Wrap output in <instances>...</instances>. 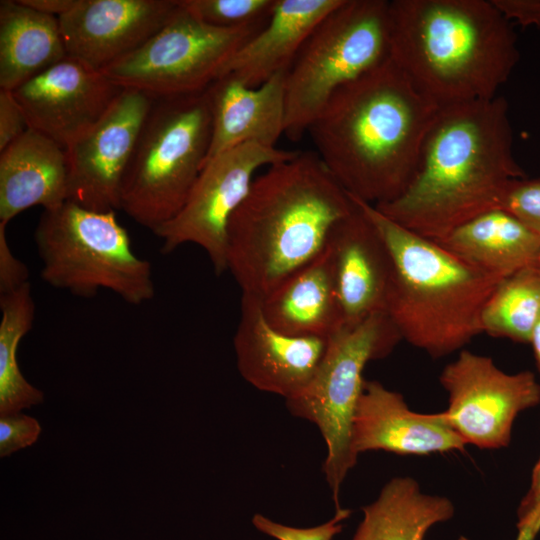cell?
<instances>
[{
  "label": "cell",
  "mask_w": 540,
  "mask_h": 540,
  "mask_svg": "<svg viewBox=\"0 0 540 540\" xmlns=\"http://www.w3.org/2000/svg\"><path fill=\"white\" fill-rule=\"evenodd\" d=\"M390 58L439 108L497 96L519 61L491 0H393Z\"/></svg>",
  "instance_id": "4"
},
{
  "label": "cell",
  "mask_w": 540,
  "mask_h": 540,
  "mask_svg": "<svg viewBox=\"0 0 540 540\" xmlns=\"http://www.w3.org/2000/svg\"><path fill=\"white\" fill-rule=\"evenodd\" d=\"M68 198L66 149L29 128L0 152V224L24 210L56 208Z\"/></svg>",
  "instance_id": "20"
},
{
  "label": "cell",
  "mask_w": 540,
  "mask_h": 540,
  "mask_svg": "<svg viewBox=\"0 0 540 540\" xmlns=\"http://www.w3.org/2000/svg\"><path fill=\"white\" fill-rule=\"evenodd\" d=\"M342 1L276 0L267 23L234 53L220 76L258 87L288 71L318 23Z\"/></svg>",
  "instance_id": "21"
},
{
  "label": "cell",
  "mask_w": 540,
  "mask_h": 540,
  "mask_svg": "<svg viewBox=\"0 0 540 540\" xmlns=\"http://www.w3.org/2000/svg\"><path fill=\"white\" fill-rule=\"evenodd\" d=\"M205 23L225 29L262 26L276 0H181Z\"/></svg>",
  "instance_id": "28"
},
{
  "label": "cell",
  "mask_w": 540,
  "mask_h": 540,
  "mask_svg": "<svg viewBox=\"0 0 540 540\" xmlns=\"http://www.w3.org/2000/svg\"><path fill=\"white\" fill-rule=\"evenodd\" d=\"M538 263L540 264V253H539V256H538Z\"/></svg>",
  "instance_id": "39"
},
{
  "label": "cell",
  "mask_w": 540,
  "mask_h": 540,
  "mask_svg": "<svg viewBox=\"0 0 540 540\" xmlns=\"http://www.w3.org/2000/svg\"><path fill=\"white\" fill-rule=\"evenodd\" d=\"M356 204L313 152L273 164L232 214L226 267L243 295L263 300L318 257Z\"/></svg>",
  "instance_id": "3"
},
{
  "label": "cell",
  "mask_w": 540,
  "mask_h": 540,
  "mask_svg": "<svg viewBox=\"0 0 540 540\" xmlns=\"http://www.w3.org/2000/svg\"><path fill=\"white\" fill-rule=\"evenodd\" d=\"M509 21L540 28V0H491Z\"/></svg>",
  "instance_id": "34"
},
{
  "label": "cell",
  "mask_w": 540,
  "mask_h": 540,
  "mask_svg": "<svg viewBox=\"0 0 540 540\" xmlns=\"http://www.w3.org/2000/svg\"><path fill=\"white\" fill-rule=\"evenodd\" d=\"M350 514L349 509H336L335 515L329 521L309 528L283 525L261 514H255L252 523L259 531L277 540H332L342 530V521Z\"/></svg>",
  "instance_id": "30"
},
{
  "label": "cell",
  "mask_w": 540,
  "mask_h": 540,
  "mask_svg": "<svg viewBox=\"0 0 540 540\" xmlns=\"http://www.w3.org/2000/svg\"><path fill=\"white\" fill-rule=\"evenodd\" d=\"M376 226L393 261L385 311L402 340L441 358L482 332L485 305L502 280L351 196Z\"/></svg>",
  "instance_id": "5"
},
{
  "label": "cell",
  "mask_w": 540,
  "mask_h": 540,
  "mask_svg": "<svg viewBox=\"0 0 540 540\" xmlns=\"http://www.w3.org/2000/svg\"><path fill=\"white\" fill-rule=\"evenodd\" d=\"M439 109L389 57L339 88L307 132L335 180L377 206L399 197L413 180Z\"/></svg>",
  "instance_id": "1"
},
{
  "label": "cell",
  "mask_w": 540,
  "mask_h": 540,
  "mask_svg": "<svg viewBox=\"0 0 540 540\" xmlns=\"http://www.w3.org/2000/svg\"><path fill=\"white\" fill-rule=\"evenodd\" d=\"M41 278L91 298L109 290L131 305L155 296L151 263L139 257L116 211L98 212L71 201L44 210L34 231Z\"/></svg>",
  "instance_id": "6"
},
{
  "label": "cell",
  "mask_w": 540,
  "mask_h": 540,
  "mask_svg": "<svg viewBox=\"0 0 540 540\" xmlns=\"http://www.w3.org/2000/svg\"><path fill=\"white\" fill-rule=\"evenodd\" d=\"M29 282V269L12 252L6 226L0 224V295L11 293Z\"/></svg>",
  "instance_id": "33"
},
{
  "label": "cell",
  "mask_w": 540,
  "mask_h": 540,
  "mask_svg": "<svg viewBox=\"0 0 540 540\" xmlns=\"http://www.w3.org/2000/svg\"><path fill=\"white\" fill-rule=\"evenodd\" d=\"M328 339L279 331L266 320L261 300L242 294L234 351L240 374L258 390L285 400L299 394L316 375Z\"/></svg>",
  "instance_id": "15"
},
{
  "label": "cell",
  "mask_w": 540,
  "mask_h": 540,
  "mask_svg": "<svg viewBox=\"0 0 540 540\" xmlns=\"http://www.w3.org/2000/svg\"><path fill=\"white\" fill-rule=\"evenodd\" d=\"M28 129L26 115L13 92L0 89V152Z\"/></svg>",
  "instance_id": "32"
},
{
  "label": "cell",
  "mask_w": 540,
  "mask_h": 540,
  "mask_svg": "<svg viewBox=\"0 0 540 540\" xmlns=\"http://www.w3.org/2000/svg\"><path fill=\"white\" fill-rule=\"evenodd\" d=\"M524 177L513 153L508 104L497 95L441 107L407 189L374 207L402 227L438 241L472 218L500 208L507 185Z\"/></svg>",
  "instance_id": "2"
},
{
  "label": "cell",
  "mask_w": 540,
  "mask_h": 540,
  "mask_svg": "<svg viewBox=\"0 0 540 540\" xmlns=\"http://www.w3.org/2000/svg\"><path fill=\"white\" fill-rule=\"evenodd\" d=\"M540 319V264L526 265L503 278L482 314V332L517 343H529Z\"/></svg>",
  "instance_id": "27"
},
{
  "label": "cell",
  "mask_w": 540,
  "mask_h": 540,
  "mask_svg": "<svg viewBox=\"0 0 540 540\" xmlns=\"http://www.w3.org/2000/svg\"><path fill=\"white\" fill-rule=\"evenodd\" d=\"M363 513L353 540H423L429 528L453 516L454 507L446 497L422 493L413 478L396 477Z\"/></svg>",
  "instance_id": "25"
},
{
  "label": "cell",
  "mask_w": 540,
  "mask_h": 540,
  "mask_svg": "<svg viewBox=\"0 0 540 540\" xmlns=\"http://www.w3.org/2000/svg\"><path fill=\"white\" fill-rule=\"evenodd\" d=\"M261 304L266 320L283 333L329 338L338 331L342 323L327 248Z\"/></svg>",
  "instance_id": "22"
},
{
  "label": "cell",
  "mask_w": 540,
  "mask_h": 540,
  "mask_svg": "<svg viewBox=\"0 0 540 540\" xmlns=\"http://www.w3.org/2000/svg\"><path fill=\"white\" fill-rule=\"evenodd\" d=\"M519 533L516 540H534L535 536L537 535L538 529L533 524H527L521 527H518ZM459 540H468L465 537H460Z\"/></svg>",
  "instance_id": "38"
},
{
  "label": "cell",
  "mask_w": 540,
  "mask_h": 540,
  "mask_svg": "<svg viewBox=\"0 0 540 540\" xmlns=\"http://www.w3.org/2000/svg\"><path fill=\"white\" fill-rule=\"evenodd\" d=\"M122 90L101 70L68 56L12 92L29 128L66 149L96 124Z\"/></svg>",
  "instance_id": "14"
},
{
  "label": "cell",
  "mask_w": 540,
  "mask_h": 540,
  "mask_svg": "<svg viewBox=\"0 0 540 540\" xmlns=\"http://www.w3.org/2000/svg\"><path fill=\"white\" fill-rule=\"evenodd\" d=\"M287 72L275 74L258 87L222 75L205 90L211 114L205 162L247 143L276 147L285 134Z\"/></svg>",
  "instance_id": "19"
},
{
  "label": "cell",
  "mask_w": 540,
  "mask_h": 540,
  "mask_svg": "<svg viewBox=\"0 0 540 540\" xmlns=\"http://www.w3.org/2000/svg\"><path fill=\"white\" fill-rule=\"evenodd\" d=\"M402 337L385 310L353 327H342L328 339L323 361L310 384L286 401L293 416L314 423L325 443L326 482L336 509L339 492L358 455L352 448V422L363 390L368 362L386 357Z\"/></svg>",
  "instance_id": "9"
},
{
  "label": "cell",
  "mask_w": 540,
  "mask_h": 540,
  "mask_svg": "<svg viewBox=\"0 0 540 540\" xmlns=\"http://www.w3.org/2000/svg\"><path fill=\"white\" fill-rule=\"evenodd\" d=\"M500 208L515 215L540 236V178L512 180L505 189Z\"/></svg>",
  "instance_id": "29"
},
{
  "label": "cell",
  "mask_w": 540,
  "mask_h": 540,
  "mask_svg": "<svg viewBox=\"0 0 540 540\" xmlns=\"http://www.w3.org/2000/svg\"><path fill=\"white\" fill-rule=\"evenodd\" d=\"M439 381L448 393L445 412L465 444L507 447L517 415L540 403V384L531 371L508 374L488 356L461 350Z\"/></svg>",
  "instance_id": "12"
},
{
  "label": "cell",
  "mask_w": 540,
  "mask_h": 540,
  "mask_svg": "<svg viewBox=\"0 0 540 540\" xmlns=\"http://www.w3.org/2000/svg\"><path fill=\"white\" fill-rule=\"evenodd\" d=\"M0 309V416H3L41 404L44 393L24 378L17 361L18 346L35 319L31 284L0 295Z\"/></svg>",
  "instance_id": "26"
},
{
  "label": "cell",
  "mask_w": 540,
  "mask_h": 540,
  "mask_svg": "<svg viewBox=\"0 0 540 540\" xmlns=\"http://www.w3.org/2000/svg\"><path fill=\"white\" fill-rule=\"evenodd\" d=\"M387 0H343L315 27L286 76L285 135L298 141L331 96L390 57Z\"/></svg>",
  "instance_id": "8"
},
{
  "label": "cell",
  "mask_w": 540,
  "mask_h": 540,
  "mask_svg": "<svg viewBox=\"0 0 540 540\" xmlns=\"http://www.w3.org/2000/svg\"><path fill=\"white\" fill-rule=\"evenodd\" d=\"M178 4L179 0H79L58 18L67 54L102 71L142 46Z\"/></svg>",
  "instance_id": "16"
},
{
  "label": "cell",
  "mask_w": 540,
  "mask_h": 540,
  "mask_svg": "<svg viewBox=\"0 0 540 540\" xmlns=\"http://www.w3.org/2000/svg\"><path fill=\"white\" fill-rule=\"evenodd\" d=\"M355 204V210L334 227L326 247L342 327H353L385 310L393 278V261L384 239Z\"/></svg>",
  "instance_id": "17"
},
{
  "label": "cell",
  "mask_w": 540,
  "mask_h": 540,
  "mask_svg": "<svg viewBox=\"0 0 540 540\" xmlns=\"http://www.w3.org/2000/svg\"><path fill=\"white\" fill-rule=\"evenodd\" d=\"M518 527L535 524L540 528V457L535 464L530 488L518 509Z\"/></svg>",
  "instance_id": "35"
},
{
  "label": "cell",
  "mask_w": 540,
  "mask_h": 540,
  "mask_svg": "<svg viewBox=\"0 0 540 540\" xmlns=\"http://www.w3.org/2000/svg\"><path fill=\"white\" fill-rule=\"evenodd\" d=\"M66 57L57 17L0 1V89L13 91Z\"/></svg>",
  "instance_id": "24"
},
{
  "label": "cell",
  "mask_w": 540,
  "mask_h": 540,
  "mask_svg": "<svg viewBox=\"0 0 540 540\" xmlns=\"http://www.w3.org/2000/svg\"><path fill=\"white\" fill-rule=\"evenodd\" d=\"M264 25L214 27L179 0L172 16L151 38L102 72L118 86L153 99L199 93L220 76L234 53Z\"/></svg>",
  "instance_id": "10"
},
{
  "label": "cell",
  "mask_w": 540,
  "mask_h": 540,
  "mask_svg": "<svg viewBox=\"0 0 540 540\" xmlns=\"http://www.w3.org/2000/svg\"><path fill=\"white\" fill-rule=\"evenodd\" d=\"M25 6L38 12L61 17L70 12L78 3L79 0H19Z\"/></svg>",
  "instance_id": "36"
},
{
  "label": "cell",
  "mask_w": 540,
  "mask_h": 540,
  "mask_svg": "<svg viewBox=\"0 0 540 540\" xmlns=\"http://www.w3.org/2000/svg\"><path fill=\"white\" fill-rule=\"evenodd\" d=\"M211 114L206 91L154 99L121 189V207L152 232L185 203L206 160Z\"/></svg>",
  "instance_id": "7"
},
{
  "label": "cell",
  "mask_w": 540,
  "mask_h": 540,
  "mask_svg": "<svg viewBox=\"0 0 540 540\" xmlns=\"http://www.w3.org/2000/svg\"><path fill=\"white\" fill-rule=\"evenodd\" d=\"M41 431L36 418L21 412L0 416V456L7 457L33 445Z\"/></svg>",
  "instance_id": "31"
},
{
  "label": "cell",
  "mask_w": 540,
  "mask_h": 540,
  "mask_svg": "<svg viewBox=\"0 0 540 540\" xmlns=\"http://www.w3.org/2000/svg\"><path fill=\"white\" fill-rule=\"evenodd\" d=\"M464 263L503 279L538 261L540 236L502 208L486 211L435 241Z\"/></svg>",
  "instance_id": "23"
},
{
  "label": "cell",
  "mask_w": 540,
  "mask_h": 540,
  "mask_svg": "<svg viewBox=\"0 0 540 540\" xmlns=\"http://www.w3.org/2000/svg\"><path fill=\"white\" fill-rule=\"evenodd\" d=\"M153 100L123 88L96 124L66 148L67 201L98 212L120 210L123 179Z\"/></svg>",
  "instance_id": "13"
},
{
  "label": "cell",
  "mask_w": 540,
  "mask_h": 540,
  "mask_svg": "<svg viewBox=\"0 0 540 540\" xmlns=\"http://www.w3.org/2000/svg\"><path fill=\"white\" fill-rule=\"evenodd\" d=\"M351 440L357 455L370 450L428 455L463 451L466 446L445 412H414L400 393L375 380L364 381L353 416Z\"/></svg>",
  "instance_id": "18"
},
{
  "label": "cell",
  "mask_w": 540,
  "mask_h": 540,
  "mask_svg": "<svg viewBox=\"0 0 540 540\" xmlns=\"http://www.w3.org/2000/svg\"><path fill=\"white\" fill-rule=\"evenodd\" d=\"M298 151L247 143L225 151L203 165L178 213L153 233L163 254L184 244L201 247L217 275L227 270L229 220L250 191L255 172L293 158Z\"/></svg>",
  "instance_id": "11"
},
{
  "label": "cell",
  "mask_w": 540,
  "mask_h": 540,
  "mask_svg": "<svg viewBox=\"0 0 540 540\" xmlns=\"http://www.w3.org/2000/svg\"><path fill=\"white\" fill-rule=\"evenodd\" d=\"M529 343L532 345L535 361L540 373V319L532 331Z\"/></svg>",
  "instance_id": "37"
}]
</instances>
